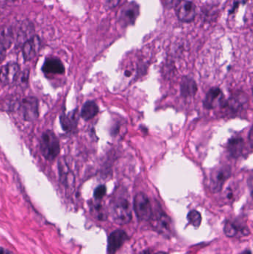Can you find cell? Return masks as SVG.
Wrapping results in <instances>:
<instances>
[{"instance_id":"11","label":"cell","mask_w":253,"mask_h":254,"mask_svg":"<svg viewBox=\"0 0 253 254\" xmlns=\"http://www.w3.org/2000/svg\"><path fill=\"white\" fill-rule=\"evenodd\" d=\"M224 233L228 237H235V236H247L250 235V232L248 227L241 226L236 222L228 221L224 227Z\"/></svg>"},{"instance_id":"1","label":"cell","mask_w":253,"mask_h":254,"mask_svg":"<svg viewBox=\"0 0 253 254\" xmlns=\"http://www.w3.org/2000/svg\"><path fill=\"white\" fill-rule=\"evenodd\" d=\"M111 216L113 221L119 225H126L132 221L130 203L123 197L116 198L111 205Z\"/></svg>"},{"instance_id":"22","label":"cell","mask_w":253,"mask_h":254,"mask_svg":"<svg viewBox=\"0 0 253 254\" xmlns=\"http://www.w3.org/2000/svg\"><path fill=\"white\" fill-rule=\"evenodd\" d=\"M187 219L189 224L198 228L201 225L202 218L199 212L197 211H192L188 214Z\"/></svg>"},{"instance_id":"25","label":"cell","mask_w":253,"mask_h":254,"mask_svg":"<svg viewBox=\"0 0 253 254\" xmlns=\"http://www.w3.org/2000/svg\"><path fill=\"white\" fill-rule=\"evenodd\" d=\"M123 0H105V7L107 9L110 10L118 6L123 2Z\"/></svg>"},{"instance_id":"5","label":"cell","mask_w":253,"mask_h":254,"mask_svg":"<svg viewBox=\"0 0 253 254\" xmlns=\"http://www.w3.org/2000/svg\"><path fill=\"white\" fill-rule=\"evenodd\" d=\"M231 174L230 167L227 166L218 167L212 173L210 188L213 193H218L222 189L226 181Z\"/></svg>"},{"instance_id":"8","label":"cell","mask_w":253,"mask_h":254,"mask_svg":"<svg viewBox=\"0 0 253 254\" xmlns=\"http://www.w3.org/2000/svg\"><path fill=\"white\" fill-rule=\"evenodd\" d=\"M176 14L182 23H192L196 17V5L191 1L182 0V2L177 6Z\"/></svg>"},{"instance_id":"29","label":"cell","mask_w":253,"mask_h":254,"mask_svg":"<svg viewBox=\"0 0 253 254\" xmlns=\"http://www.w3.org/2000/svg\"><path fill=\"white\" fill-rule=\"evenodd\" d=\"M125 75H126V77H131V75H132V73H131L129 71H126L125 72Z\"/></svg>"},{"instance_id":"34","label":"cell","mask_w":253,"mask_h":254,"mask_svg":"<svg viewBox=\"0 0 253 254\" xmlns=\"http://www.w3.org/2000/svg\"><path fill=\"white\" fill-rule=\"evenodd\" d=\"M0 74H1V70H0Z\"/></svg>"},{"instance_id":"33","label":"cell","mask_w":253,"mask_h":254,"mask_svg":"<svg viewBox=\"0 0 253 254\" xmlns=\"http://www.w3.org/2000/svg\"><path fill=\"white\" fill-rule=\"evenodd\" d=\"M8 1H10V2H15V1H17V0H8Z\"/></svg>"},{"instance_id":"21","label":"cell","mask_w":253,"mask_h":254,"mask_svg":"<svg viewBox=\"0 0 253 254\" xmlns=\"http://www.w3.org/2000/svg\"><path fill=\"white\" fill-rule=\"evenodd\" d=\"M13 39H14V35L11 29H5L0 32V42L6 49L11 46Z\"/></svg>"},{"instance_id":"32","label":"cell","mask_w":253,"mask_h":254,"mask_svg":"<svg viewBox=\"0 0 253 254\" xmlns=\"http://www.w3.org/2000/svg\"><path fill=\"white\" fill-rule=\"evenodd\" d=\"M155 254H167V253H165V252H158Z\"/></svg>"},{"instance_id":"16","label":"cell","mask_w":253,"mask_h":254,"mask_svg":"<svg viewBox=\"0 0 253 254\" xmlns=\"http://www.w3.org/2000/svg\"><path fill=\"white\" fill-rule=\"evenodd\" d=\"M197 91L198 86L193 79L189 77H183L181 84V92L183 98L195 96Z\"/></svg>"},{"instance_id":"26","label":"cell","mask_w":253,"mask_h":254,"mask_svg":"<svg viewBox=\"0 0 253 254\" xmlns=\"http://www.w3.org/2000/svg\"><path fill=\"white\" fill-rule=\"evenodd\" d=\"M182 2V0H163L165 6L169 9L177 8L178 5Z\"/></svg>"},{"instance_id":"24","label":"cell","mask_w":253,"mask_h":254,"mask_svg":"<svg viewBox=\"0 0 253 254\" xmlns=\"http://www.w3.org/2000/svg\"><path fill=\"white\" fill-rule=\"evenodd\" d=\"M107 193V187L104 185H101L95 189L94 196L96 199H101L105 196Z\"/></svg>"},{"instance_id":"17","label":"cell","mask_w":253,"mask_h":254,"mask_svg":"<svg viewBox=\"0 0 253 254\" xmlns=\"http://www.w3.org/2000/svg\"><path fill=\"white\" fill-rule=\"evenodd\" d=\"M58 167L60 179L62 183L67 186L73 184L74 182V177H73V173L69 170L67 164L63 161V160H60Z\"/></svg>"},{"instance_id":"2","label":"cell","mask_w":253,"mask_h":254,"mask_svg":"<svg viewBox=\"0 0 253 254\" xmlns=\"http://www.w3.org/2000/svg\"><path fill=\"white\" fill-rule=\"evenodd\" d=\"M40 149L45 159L53 161L60 153V142L52 131H45L41 138Z\"/></svg>"},{"instance_id":"4","label":"cell","mask_w":253,"mask_h":254,"mask_svg":"<svg viewBox=\"0 0 253 254\" xmlns=\"http://www.w3.org/2000/svg\"><path fill=\"white\" fill-rule=\"evenodd\" d=\"M134 210L139 219L148 221L152 217V208L151 202L146 195L139 193L134 199Z\"/></svg>"},{"instance_id":"10","label":"cell","mask_w":253,"mask_h":254,"mask_svg":"<svg viewBox=\"0 0 253 254\" xmlns=\"http://www.w3.org/2000/svg\"><path fill=\"white\" fill-rule=\"evenodd\" d=\"M127 239V234L123 230H117L112 232L108 239V254H115Z\"/></svg>"},{"instance_id":"12","label":"cell","mask_w":253,"mask_h":254,"mask_svg":"<svg viewBox=\"0 0 253 254\" xmlns=\"http://www.w3.org/2000/svg\"><path fill=\"white\" fill-rule=\"evenodd\" d=\"M19 73H20V67L18 64L10 63L1 70L0 77L5 83H13L15 81Z\"/></svg>"},{"instance_id":"23","label":"cell","mask_w":253,"mask_h":254,"mask_svg":"<svg viewBox=\"0 0 253 254\" xmlns=\"http://www.w3.org/2000/svg\"><path fill=\"white\" fill-rule=\"evenodd\" d=\"M29 71H24L22 73H19L18 76H17L16 80L20 83L23 86H26L27 84L28 81H29Z\"/></svg>"},{"instance_id":"31","label":"cell","mask_w":253,"mask_h":254,"mask_svg":"<svg viewBox=\"0 0 253 254\" xmlns=\"http://www.w3.org/2000/svg\"><path fill=\"white\" fill-rule=\"evenodd\" d=\"M241 254H251V252L249 251H245V252L242 253Z\"/></svg>"},{"instance_id":"28","label":"cell","mask_w":253,"mask_h":254,"mask_svg":"<svg viewBox=\"0 0 253 254\" xmlns=\"http://www.w3.org/2000/svg\"><path fill=\"white\" fill-rule=\"evenodd\" d=\"M0 254H11L8 250L4 249L3 248H0Z\"/></svg>"},{"instance_id":"27","label":"cell","mask_w":253,"mask_h":254,"mask_svg":"<svg viewBox=\"0 0 253 254\" xmlns=\"http://www.w3.org/2000/svg\"><path fill=\"white\" fill-rule=\"evenodd\" d=\"M6 48L3 46V45L0 42V61L5 58V51H6Z\"/></svg>"},{"instance_id":"30","label":"cell","mask_w":253,"mask_h":254,"mask_svg":"<svg viewBox=\"0 0 253 254\" xmlns=\"http://www.w3.org/2000/svg\"><path fill=\"white\" fill-rule=\"evenodd\" d=\"M140 254H150V253L148 251H143V252H141Z\"/></svg>"},{"instance_id":"14","label":"cell","mask_w":253,"mask_h":254,"mask_svg":"<svg viewBox=\"0 0 253 254\" xmlns=\"http://www.w3.org/2000/svg\"><path fill=\"white\" fill-rule=\"evenodd\" d=\"M42 71L46 74H63L65 68L63 63L58 59L49 58L45 60Z\"/></svg>"},{"instance_id":"7","label":"cell","mask_w":253,"mask_h":254,"mask_svg":"<svg viewBox=\"0 0 253 254\" xmlns=\"http://www.w3.org/2000/svg\"><path fill=\"white\" fill-rule=\"evenodd\" d=\"M23 118L27 121H35L39 115L38 101L33 97H28L22 100L20 107Z\"/></svg>"},{"instance_id":"20","label":"cell","mask_w":253,"mask_h":254,"mask_svg":"<svg viewBox=\"0 0 253 254\" xmlns=\"http://www.w3.org/2000/svg\"><path fill=\"white\" fill-rule=\"evenodd\" d=\"M76 111H73L72 114H63L60 117V122H61L62 126L65 130H69L72 129L73 126H76L77 118H76V114H75Z\"/></svg>"},{"instance_id":"18","label":"cell","mask_w":253,"mask_h":254,"mask_svg":"<svg viewBox=\"0 0 253 254\" xmlns=\"http://www.w3.org/2000/svg\"><path fill=\"white\" fill-rule=\"evenodd\" d=\"M99 111V108L94 101H87L81 110V117L85 120H89L95 117Z\"/></svg>"},{"instance_id":"15","label":"cell","mask_w":253,"mask_h":254,"mask_svg":"<svg viewBox=\"0 0 253 254\" xmlns=\"http://www.w3.org/2000/svg\"><path fill=\"white\" fill-rule=\"evenodd\" d=\"M244 146H245V144H244V139L241 138H233L228 142V152L233 158H238L242 155Z\"/></svg>"},{"instance_id":"19","label":"cell","mask_w":253,"mask_h":254,"mask_svg":"<svg viewBox=\"0 0 253 254\" xmlns=\"http://www.w3.org/2000/svg\"><path fill=\"white\" fill-rule=\"evenodd\" d=\"M20 104H21V101L18 97H8L1 101L0 109L8 111H16L20 109Z\"/></svg>"},{"instance_id":"3","label":"cell","mask_w":253,"mask_h":254,"mask_svg":"<svg viewBox=\"0 0 253 254\" xmlns=\"http://www.w3.org/2000/svg\"><path fill=\"white\" fill-rule=\"evenodd\" d=\"M139 15V5L135 1H132L123 5L119 13L117 20L121 27L127 28L135 24Z\"/></svg>"},{"instance_id":"13","label":"cell","mask_w":253,"mask_h":254,"mask_svg":"<svg viewBox=\"0 0 253 254\" xmlns=\"http://www.w3.org/2000/svg\"><path fill=\"white\" fill-rule=\"evenodd\" d=\"M222 92L219 88H213L207 92L204 101V108L207 109H213L221 101Z\"/></svg>"},{"instance_id":"6","label":"cell","mask_w":253,"mask_h":254,"mask_svg":"<svg viewBox=\"0 0 253 254\" xmlns=\"http://www.w3.org/2000/svg\"><path fill=\"white\" fill-rule=\"evenodd\" d=\"M153 227L160 234L165 236H171L173 233V224L171 218L168 217L165 213L158 212L151 217Z\"/></svg>"},{"instance_id":"9","label":"cell","mask_w":253,"mask_h":254,"mask_svg":"<svg viewBox=\"0 0 253 254\" xmlns=\"http://www.w3.org/2000/svg\"><path fill=\"white\" fill-rule=\"evenodd\" d=\"M41 48V41L39 36H32L26 41L23 47V54L24 60L29 61L36 57Z\"/></svg>"}]
</instances>
